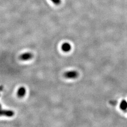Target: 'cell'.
<instances>
[{
    "label": "cell",
    "mask_w": 127,
    "mask_h": 127,
    "mask_svg": "<svg viewBox=\"0 0 127 127\" xmlns=\"http://www.w3.org/2000/svg\"><path fill=\"white\" fill-rule=\"evenodd\" d=\"M14 114V112L10 110H2L0 112V115L1 116H5L9 117L13 116Z\"/></svg>",
    "instance_id": "3"
},
{
    "label": "cell",
    "mask_w": 127,
    "mask_h": 127,
    "mask_svg": "<svg viewBox=\"0 0 127 127\" xmlns=\"http://www.w3.org/2000/svg\"><path fill=\"white\" fill-rule=\"evenodd\" d=\"M61 48H62V49L64 52H67L71 49V46L70 43L68 42H65L62 44Z\"/></svg>",
    "instance_id": "5"
},
{
    "label": "cell",
    "mask_w": 127,
    "mask_h": 127,
    "mask_svg": "<svg viewBox=\"0 0 127 127\" xmlns=\"http://www.w3.org/2000/svg\"><path fill=\"white\" fill-rule=\"evenodd\" d=\"M120 107L122 111H126L127 109V102L125 100H122L120 103Z\"/></svg>",
    "instance_id": "6"
},
{
    "label": "cell",
    "mask_w": 127,
    "mask_h": 127,
    "mask_svg": "<svg viewBox=\"0 0 127 127\" xmlns=\"http://www.w3.org/2000/svg\"><path fill=\"white\" fill-rule=\"evenodd\" d=\"M32 57H33V55L31 53L26 52V53H24L21 54L19 56V58L22 60L27 61V60H28L31 59L32 58Z\"/></svg>",
    "instance_id": "2"
},
{
    "label": "cell",
    "mask_w": 127,
    "mask_h": 127,
    "mask_svg": "<svg viewBox=\"0 0 127 127\" xmlns=\"http://www.w3.org/2000/svg\"><path fill=\"white\" fill-rule=\"evenodd\" d=\"M26 93V89L23 87H21L18 89L17 92V95L18 97L22 98L25 95Z\"/></svg>",
    "instance_id": "4"
},
{
    "label": "cell",
    "mask_w": 127,
    "mask_h": 127,
    "mask_svg": "<svg viewBox=\"0 0 127 127\" xmlns=\"http://www.w3.org/2000/svg\"><path fill=\"white\" fill-rule=\"evenodd\" d=\"M54 4L56 5H59L61 3V0H50Z\"/></svg>",
    "instance_id": "7"
},
{
    "label": "cell",
    "mask_w": 127,
    "mask_h": 127,
    "mask_svg": "<svg viewBox=\"0 0 127 127\" xmlns=\"http://www.w3.org/2000/svg\"><path fill=\"white\" fill-rule=\"evenodd\" d=\"M64 76L68 79H74L77 77L78 75L77 72L75 71H70L66 72L64 74Z\"/></svg>",
    "instance_id": "1"
}]
</instances>
